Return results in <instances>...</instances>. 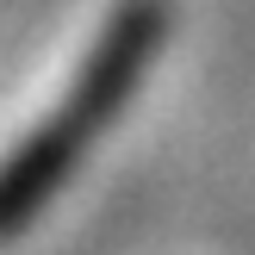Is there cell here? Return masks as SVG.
Instances as JSON below:
<instances>
[{"label": "cell", "mask_w": 255, "mask_h": 255, "mask_svg": "<svg viewBox=\"0 0 255 255\" xmlns=\"http://www.w3.org/2000/svg\"><path fill=\"white\" fill-rule=\"evenodd\" d=\"M162 37H168V6H162V0H125L94 31V44L75 62L62 100L19 137V149L0 156V243L19 237L25 224L62 193V181L81 168V156L94 149V137L125 112V100L143 81L149 56L162 50Z\"/></svg>", "instance_id": "cell-1"}]
</instances>
